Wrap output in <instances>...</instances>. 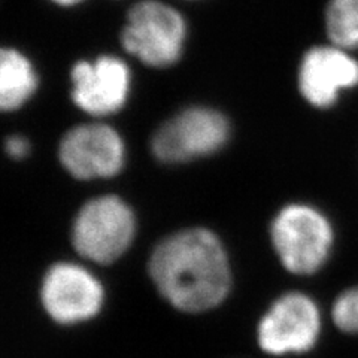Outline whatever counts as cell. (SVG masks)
<instances>
[{
	"label": "cell",
	"mask_w": 358,
	"mask_h": 358,
	"mask_svg": "<svg viewBox=\"0 0 358 358\" xmlns=\"http://www.w3.org/2000/svg\"><path fill=\"white\" fill-rule=\"evenodd\" d=\"M51 2L57 3V5H60V6H73V5L81 3L83 0H51Z\"/></svg>",
	"instance_id": "15"
},
{
	"label": "cell",
	"mask_w": 358,
	"mask_h": 358,
	"mask_svg": "<svg viewBox=\"0 0 358 358\" xmlns=\"http://www.w3.org/2000/svg\"><path fill=\"white\" fill-rule=\"evenodd\" d=\"M41 300L54 321L75 324L97 315L103 303V288L84 267L57 263L43 278Z\"/></svg>",
	"instance_id": "7"
},
{
	"label": "cell",
	"mask_w": 358,
	"mask_h": 358,
	"mask_svg": "<svg viewBox=\"0 0 358 358\" xmlns=\"http://www.w3.org/2000/svg\"><path fill=\"white\" fill-rule=\"evenodd\" d=\"M321 333V313L309 296L288 293L279 297L257 330L260 348L272 355L308 352Z\"/></svg>",
	"instance_id": "6"
},
{
	"label": "cell",
	"mask_w": 358,
	"mask_h": 358,
	"mask_svg": "<svg viewBox=\"0 0 358 358\" xmlns=\"http://www.w3.org/2000/svg\"><path fill=\"white\" fill-rule=\"evenodd\" d=\"M6 152L8 155L13 157V159H22L29 154L30 145L27 142V139H24L22 136H9L6 139Z\"/></svg>",
	"instance_id": "14"
},
{
	"label": "cell",
	"mask_w": 358,
	"mask_h": 358,
	"mask_svg": "<svg viewBox=\"0 0 358 358\" xmlns=\"http://www.w3.org/2000/svg\"><path fill=\"white\" fill-rule=\"evenodd\" d=\"M131 209L115 196L87 201L78 212L72 227V243L84 259L110 264L127 251L134 236Z\"/></svg>",
	"instance_id": "4"
},
{
	"label": "cell",
	"mask_w": 358,
	"mask_h": 358,
	"mask_svg": "<svg viewBox=\"0 0 358 358\" xmlns=\"http://www.w3.org/2000/svg\"><path fill=\"white\" fill-rule=\"evenodd\" d=\"M38 88V76L24 54L14 48L0 52V106L15 110L24 105Z\"/></svg>",
	"instance_id": "11"
},
{
	"label": "cell",
	"mask_w": 358,
	"mask_h": 358,
	"mask_svg": "<svg viewBox=\"0 0 358 358\" xmlns=\"http://www.w3.org/2000/svg\"><path fill=\"white\" fill-rule=\"evenodd\" d=\"M326 26L333 45L341 48L358 47V0H331Z\"/></svg>",
	"instance_id": "12"
},
{
	"label": "cell",
	"mask_w": 358,
	"mask_h": 358,
	"mask_svg": "<svg viewBox=\"0 0 358 358\" xmlns=\"http://www.w3.org/2000/svg\"><path fill=\"white\" fill-rule=\"evenodd\" d=\"M358 84V62L336 45L306 52L299 71L300 92L317 108L334 105L342 90Z\"/></svg>",
	"instance_id": "10"
},
{
	"label": "cell",
	"mask_w": 358,
	"mask_h": 358,
	"mask_svg": "<svg viewBox=\"0 0 358 358\" xmlns=\"http://www.w3.org/2000/svg\"><path fill=\"white\" fill-rule=\"evenodd\" d=\"M59 159L64 169L78 179L110 178L124 164V143L106 124H83L64 134Z\"/></svg>",
	"instance_id": "8"
},
{
	"label": "cell",
	"mask_w": 358,
	"mask_h": 358,
	"mask_svg": "<svg viewBox=\"0 0 358 358\" xmlns=\"http://www.w3.org/2000/svg\"><path fill=\"white\" fill-rule=\"evenodd\" d=\"M272 242L282 266L294 275H312L329 260L334 231L329 218L309 205H288L272 224Z\"/></svg>",
	"instance_id": "2"
},
{
	"label": "cell",
	"mask_w": 358,
	"mask_h": 358,
	"mask_svg": "<svg viewBox=\"0 0 358 358\" xmlns=\"http://www.w3.org/2000/svg\"><path fill=\"white\" fill-rule=\"evenodd\" d=\"M331 318L343 333L358 334V285L345 289L334 300Z\"/></svg>",
	"instance_id": "13"
},
{
	"label": "cell",
	"mask_w": 358,
	"mask_h": 358,
	"mask_svg": "<svg viewBox=\"0 0 358 358\" xmlns=\"http://www.w3.org/2000/svg\"><path fill=\"white\" fill-rule=\"evenodd\" d=\"M159 293L184 312H205L226 299L231 284L227 254L214 233L188 229L162 241L150 259Z\"/></svg>",
	"instance_id": "1"
},
{
	"label": "cell",
	"mask_w": 358,
	"mask_h": 358,
	"mask_svg": "<svg viewBox=\"0 0 358 358\" xmlns=\"http://www.w3.org/2000/svg\"><path fill=\"white\" fill-rule=\"evenodd\" d=\"M75 105L93 117L115 114L130 93V71L114 55H100L94 62H78L71 71Z\"/></svg>",
	"instance_id": "9"
},
{
	"label": "cell",
	"mask_w": 358,
	"mask_h": 358,
	"mask_svg": "<svg viewBox=\"0 0 358 358\" xmlns=\"http://www.w3.org/2000/svg\"><path fill=\"white\" fill-rule=\"evenodd\" d=\"M187 26L184 17L160 0L134 3L121 31L124 50L150 67H169L181 59Z\"/></svg>",
	"instance_id": "3"
},
{
	"label": "cell",
	"mask_w": 358,
	"mask_h": 358,
	"mask_svg": "<svg viewBox=\"0 0 358 358\" xmlns=\"http://www.w3.org/2000/svg\"><path fill=\"white\" fill-rule=\"evenodd\" d=\"M230 134L229 120L221 112L194 106L184 109L155 131L152 154L164 163H184L217 152Z\"/></svg>",
	"instance_id": "5"
}]
</instances>
